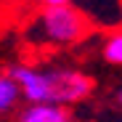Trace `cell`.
<instances>
[{
	"instance_id": "1",
	"label": "cell",
	"mask_w": 122,
	"mask_h": 122,
	"mask_svg": "<svg viewBox=\"0 0 122 122\" xmlns=\"http://www.w3.org/2000/svg\"><path fill=\"white\" fill-rule=\"evenodd\" d=\"M8 77L16 82L19 96L27 104H56L69 109L93 93V80L72 66L40 69L35 64H13L8 69Z\"/></svg>"
},
{
	"instance_id": "2",
	"label": "cell",
	"mask_w": 122,
	"mask_h": 122,
	"mask_svg": "<svg viewBox=\"0 0 122 122\" xmlns=\"http://www.w3.org/2000/svg\"><path fill=\"white\" fill-rule=\"evenodd\" d=\"M90 32V21L80 13L74 5L61 8H40L37 16L27 27V37L35 45L48 48H69L82 43Z\"/></svg>"
},
{
	"instance_id": "3",
	"label": "cell",
	"mask_w": 122,
	"mask_h": 122,
	"mask_svg": "<svg viewBox=\"0 0 122 122\" xmlns=\"http://www.w3.org/2000/svg\"><path fill=\"white\" fill-rule=\"evenodd\" d=\"M16 122H74L66 106L56 104H27L16 114Z\"/></svg>"
},
{
	"instance_id": "4",
	"label": "cell",
	"mask_w": 122,
	"mask_h": 122,
	"mask_svg": "<svg viewBox=\"0 0 122 122\" xmlns=\"http://www.w3.org/2000/svg\"><path fill=\"white\" fill-rule=\"evenodd\" d=\"M19 101H21V96H19L16 82H13L8 74H0V117L16 112Z\"/></svg>"
},
{
	"instance_id": "5",
	"label": "cell",
	"mask_w": 122,
	"mask_h": 122,
	"mask_svg": "<svg viewBox=\"0 0 122 122\" xmlns=\"http://www.w3.org/2000/svg\"><path fill=\"white\" fill-rule=\"evenodd\" d=\"M101 56H104L106 64L122 66V29H114L106 35L104 45H101Z\"/></svg>"
},
{
	"instance_id": "6",
	"label": "cell",
	"mask_w": 122,
	"mask_h": 122,
	"mask_svg": "<svg viewBox=\"0 0 122 122\" xmlns=\"http://www.w3.org/2000/svg\"><path fill=\"white\" fill-rule=\"evenodd\" d=\"M74 0H37L40 8H61V5H72Z\"/></svg>"
},
{
	"instance_id": "7",
	"label": "cell",
	"mask_w": 122,
	"mask_h": 122,
	"mask_svg": "<svg viewBox=\"0 0 122 122\" xmlns=\"http://www.w3.org/2000/svg\"><path fill=\"white\" fill-rule=\"evenodd\" d=\"M117 101H119V106H122V90H119V96H117Z\"/></svg>"
}]
</instances>
